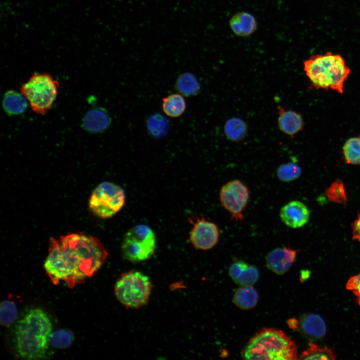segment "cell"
<instances>
[{
	"mask_svg": "<svg viewBox=\"0 0 360 360\" xmlns=\"http://www.w3.org/2000/svg\"><path fill=\"white\" fill-rule=\"evenodd\" d=\"M278 126L279 130L291 138L302 130L304 119L302 114L292 110H286L278 106Z\"/></svg>",
	"mask_w": 360,
	"mask_h": 360,
	"instance_id": "5bb4252c",
	"label": "cell"
},
{
	"mask_svg": "<svg viewBox=\"0 0 360 360\" xmlns=\"http://www.w3.org/2000/svg\"><path fill=\"white\" fill-rule=\"evenodd\" d=\"M59 88L58 82L50 74L34 73L22 85L20 92L34 112L44 114L55 101Z\"/></svg>",
	"mask_w": 360,
	"mask_h": 360,
	"instance_id": "5b68a950",
	"label": "cell"
},
{
	"mask_svg": "<svg viewBox=\"0 0 360 360\" xmlns=\"http://www.w3.org/2000/svg\"><path fill=\"white\" fill-rule=\"evenodd\" d=\"M175 88L180 94L186 96H196L200 92V86L198 79L190 72L183 73L178 76Z\"/></svg>",
	"mask_w": 360,
	"mask_h": 360,
	"instance_id": "ffe728a7",
	"label": "cell"
},
{
	"mask_svg": "<svg viewBox=\"0 0 360 360\" xmlns=\"http://www.w3.org/2000/svg\"><path fill=\"white\" fill-rule=\"evenodd\" d=\"M28 102L26 98L21 92L10 90L4 95L2 106L4 110L8 114L18 115L25 112Z\"/></svg>",
	"mask_w": 360,
	"mask_h": 360,
	"instance_id": "ac0fdd59",
	"label": "cell"
},
{
	"mask_svg": "<svg viewBox=\"0 0 360 360\" xmlns=\"http://www.w3.org/2000/svg\"><path fill=\"white\" fill-rule=\"evenodd\" d=\"M304 70L312 86L316 89L329 90L343 93L344 83L350 74V68L338 54L310 56L304 62Z\"/></svg>",
	"mask_w": 360,
	"mask_h": 360,
	"instance_id": "3957f363",
	"label": "cell"
},
{
	"mask_svg": "<svg viewBox=\"0 0 360 360\" xmlns=\"http://www.w3.org/2000/svg\"><path fill=\"white\" fill-rule=\"evenodd\" d=\"M52 323L40 308L28 310L18 321L14 332L16 350L26 360L45 358L48 349Z\"/></svg>",
	"mask_w": 360,
	"mask_h": 360,
	"instance_id": "7a4b0ae2",
	"label": "cell"
},
{
	"mask_svg": "<svg viewBox=\"0 0 360 360\" xmlns=\"http://www.w3.org/2000/svg\"><path fill=\"white\" fill-rule=\"evenodd\" d=\"M219 198L222 206L230 214L231 220L242 222L250 198L247 186L238 180H230L220 188Z\"/></svg>",
	"mask_w": 360,
	"mask_h": 360,
	"instance_id": "9c48e42d",
	"label": "cell"
},
{
	"mask_svg": "<svg viewBox=\"0 0 360 360\" xmlns=\"http://www.w3.org/2000/svg\"><path fill=\"white\" fill-rule=\"evenodd\" d=\"M49 342L54 348L63 349L70 347L74 340V333L68 329H60L52 332Z\"/></svg>",
	"mask_w": 360,
	"mask_h": 360,
	"instance_id": "cb8c5ba5",
	"label": "cell"
},
{
	"mask_svg": "<svg viewBox=\"0 0 360 360\" xmlns=\"http://www.w3.org/2000/svg\"><path fill=\"white\" fill-rule=\"evenodd\" d=\"M168 120L160 114L151 116L147 121L148 130L154 138H160L166 134L168 129Z\"/></svg>",
	"mask_w": 360,
	"mask_h": 360,
	"instance_id": "d4e9b609",
	"label": "cell"
},
{
	"mask_svg": "<svg viewBox=\"0 0 360 360\" xmlns=\"http://www.w3.org/2000/svg\"><path fill=\"white\" fill-rule=\"evenodd\" d=\"M298 320L295 318H292L288 321V324L290 327L296 330L298 328Z\"/></svg>",
	"mask_w": 360,
	"mask_h": 360,
	"instance_id": "d6a6232c",
	"label": "cell"
},
{
	"mask_svg": "<svg viewBox=\"0 0 360 360\" xmlns=\"http://www.w3.org/2000/svg\"><path fill=\"white\" fill-rule=\"evenodd\" d=\"M229 25L232 32L237 36L247 37L256 30L258 22L255 17L246 12H238L230 20Z\"/></svg>",
	"mask_w": 360,
	"mask_h": 360,
	"instance_id": "9a60e30c",
	"label": "cell"
},
{
	"mask_svg": "<svg viewBox=\"0 0 360 360\" xmlns=\"http://www.w3.org/2000/svg\"><path fill=\"white\" fill-rule=\"evenodd\" d=\"M248 124L242 119L232 117L227 120L224 126V134L228 140L238 142L243 140L248 132Z\"/></svg>",
	"mask_w": 360,
	"mask_h": 360,
	"instance_id": "e0dca14e",
	"label": "cell"
},
{
	"mask_svg": "<svg viewBox=\"0 0 360 360\" xmlns=\"http://www.w3.org/2000/svg\"><path fill=\"white\" fill-rule=\"evenodd\" d=\"M300 334L307 339L316 341L322 339L326 334L324 320L314 314H305L298 320V328Z\"/></svg>",
	"mask_w": 360,
	"mask_h": 360,
	"instance_id": "4fadbf2b",
	"label": "cell"
},
{
	"mask_svg": "<svg viewBox=\"0 0 360 360\" xmlns=\"http://www.w3.org/2000/svg\"><path fill=\"white\" fill-rule=\"evenodd\" d=\"M310 217V212L308 207L298 200L287 203L280 210V218L282 222L293 228L304 226L308 222Z\"/></svg>",
	"mask_w": 360,
	"mask_h": 360,
	"instance_id": "8fae6325",
	"label": "cell"
},
{
	"mask_svg": "<svg viewBox=\"0 0 360 360\" xmlns=\"http://www.w3.org/2000/svg\"><path fill=\"white\" fill-rule=\"evenodd\" d=\"M152 288L148 276L139 271L131 270L123 274L116 281L114 294L122 305L137 308L148 303Z\"/></svg>",
	"mask_w": 360,
	"mask_h": 360,
	"instance_id": "8992f818",
	"label": "cell"
},
{
	"mask_svg": "<svg viewBox=\"0 0 360 360\" xmlns=\"http://www.w3.org/2000/svg\"><path fill=\"white\" fill-rule=\"evenodd\" d=\"M329 200L340 204H346L347 196L344 186L340 180H336L325 192Z\"/></svg>",
	"mask_w": 360,
	"mask_h": 360,
	"instance_id": "83f0119b",
	"label": "cell"
},
{
	"mask_svg": "<svg viewBox=\"0 0 360 360\" xmlns=\"http://www.w3.org/2000/svg\"><path fill=\"white\" fill-rule=\"evenodd\" d=\"M156 246L153 230L145 224H138L129 230L124 235L121 245L124 258L132 262L150 258Z\"/></svg>",
	"mask_w": 360,
	"mask_h": 360,
	"instance_id": "52a82bcc",
	"label": "cell"
},
{
	"mask_svg": "<svg viewBox=\"0 0 360 360\" xmlns=\"http://www.w3.org/2000/svg\"><path fill=\"white\" fill-rule=\"evenodd\" d=\"M240 354L244 360H296L298 347L282 330L263 328L252 338Z\"/></svg>",
	"mask_w": 360,
	"mask_h": 360,
	"instance_id": "277c9868",
	"label": "cell"
},
{
	"mask_svg": "<svg viewBox=\"0 0 360 360\" xmlns=\"http://www.w3.org/2000/svg\"><path fill=\"white\" fill-rule=\"evenodd\" d=\"M258 300L257 291L250 286H242L236 291L233 301L240 308L249 310L256 304Z\"/></svg>",
	"mask_w": 360,
	"mask_h": 360,
	"instance_id": "d6986e66",
	"label": "cell"
},
{
	"mask_svg": "<svg viewBox=\"0 0 360 360\" xmlns=\"http://www.w3.org/2000/svg\"><path fill=\"white\" fill-rule=\"evenodd\" d=\"M352 238L360 242V214L352 224Z\"/></svg>",
	"mask_w": 360,
	"mask_h": 360,
	"instance_id": "1f68e13d",
	"label": "cell"
},
{
	"mask_svg": "<svg viewBox=\"0 0 360 360\" xmlns=\"http://www.w3.org/2000/svg\"><path fill=\"white\" fill-rule=\"evenodd\" d=\"M259 277L257 268L248 264L235 282L241 286H250L256 282Z\"/></svg>",
	"mask_w": 360,
	"mask_h": 360,
	"instance_id": "f1b7e54d",
	"label": "cell"
},
{
	"mask_svg": "<svg viewBox=\"0 0 360 360\" xmlns=\"http://www.w3.org/2000/svg\"><path fill=\"white\" fill-rule=\"evenodd\" d=\"M247 264H248L244 261L238 260L234 262L230 266L229 268L228 274L230 277L234 282Z\"/></svg>",
	"mask_w": 360,
	"mask_h": 360,
	"instance_id": "4dcf8cb0",
	"label": "cell"
},
{
	"mask_svg": "<svg viewBox=\"0 0 360 360\" xmlns=\"http://www.w3.org/2000/svg\"><path fill=\"white\" fill-rule=\"evenodd\" d=\"M110 118L107 112L101 108H95L89 111L84 120V128L92 132H102L108 128Z\"/></svg>",
	"mask_w": 360,
	"mask_h": 360,
	"instance_id": "2e32d148",
	"label": "cell"
},
{
	"mask_svg": "<svg viewBox=\"0 0 360 360\" xmlns=\"http://www.w3.org/2000/svg\"><path fill=\"white\" fill-rule=\"evenodd\" d=\"M189 221L193 224L190 240L196 248L208 250L218 243L220 233L216 224L204 218H189Z\"/></svg>",
	"mask_w": 360,
	"mask_h": 360,
	"instance_id": "30bf717a",
	"label": "cell"
},
{
	"mask_svg": "<svg viewBox=\"0 0 360 360\" xmlns=\"http://www.w3.org/2000/svg\"><path fill=\"white\" fill-rule=\"evenodd\" d=\"M342 154L346 164L360 165V136L352 137L344 142Z\"/></svg>",
	"mask_w": 360,
	"mask_h": 360,
	"instance_id": "603a6c76",
	"label": "cell"
},
{
	"mask_svg": "<svg viewBox=\"0 0 360 360\" xmlns=\"http://www.w3.org/2000/svg\"><path fill=\"white\" fill-rule=\"evenodd\" d=\"M308 348L300 354V360H335L336 356L332 348L327 346L320 347L312 342L308 344Z\"/></svg>",
	"mask_w": 360,
	"mask_h": 360,
	"instance_id": "7402d4cb",
	"label": "cell"
},
{
	"mask_svg": "<svg viewBox=\"0 0 360 360\" xmlns=\"http://www.w3.org/2000/svg\"><path fill=\"white\" fill-rule=\"evenodd\" d=\"M125 202L124 190L110 182H102L93 190L89 200L90 210L97 216L106 218L117 213Z\"/></svg>",
	"mask_w": 360,
	"mask_h": 360,
	"instance_id": "ba28073f",
	"label": "cell"
},
{
	"mask_svg": "<svg viewBox=\"0 0 360 360\" xmlns=\"http://www.w3.org/2000/svg\"><path fill=\"white\" fill-rule=\"evenodd\" d=\"M108 252L92 236L70 234L50 239L44 268L52 282H64L70 288L83 283L106 262Z\"/></svg>",
	"mask_w": 360,
	"mask_h": 360,
	"instance_id": "6da1fadb",
	"label": "cell"
},
{
	"mask_svg": "<svg viewBox=\"0 0 360 360\" xmlns=\"http://www.w3.org/2000/svg\"><path fill=\"white\" fill-rule=\"evenodd\" d=\"M302 169L296 162H288L280 164L276 170V176L282 182H288L298 178Z\"/></svg>",
	"mask_w": 360,
	"mask_h": 360,
	"instance_id": "484cf974",
	"label": "cell"
},
{
	"mask_svg": "<svg viewBox=\"0 0 360 360\" xmlns=\"http://www.w3.org/2000/svg\"><path fill=\"white\" fill-rule=\"evenodd\" d=\"M18 309L13 301L5 300L2 302L0 306V320L2 325L10 326L18 318Z\"/></svg>",
	"mask_w": 360,
	"mask_h": 360,
	"instance_id": "4316f807",
	"label": "cell"
},
{
	"mask_svg": "<svg viewBox=\"0 0 360 360\" xmlns=\"http://www.w3.org/2000/svg\"><path fill=\"white\" fill-rule=\"evenodd\" d=\"M186 108V102L180 94H173L164 98L162 109L164 114L171 118H178L183 114Z\"/></svg>",
	"mask_w": 360,
	"mask_h": 360,
	"instance_id": "44dd1931",
	"label": "cell"
},
{
	"mask_svg": "<svg viewBox=\"0 0 360 360\" xmlns=\"http://www.w3.org/2000/svg\"><path fill=\"white\" fill-rule=\"evenodd\" d=\"M346 288L352 292L360 306V273L349 278L346 284Z\"/></svg>",
	"mask_w": 360,
	"mask_h": 360,
	"instance_id": "f546056e",
	"label": "cell"
},
{
	"mask_svg": "<svg viewBox=\"0 0 360 360\" xmlns=\"http://www.w3.org/2000/svg\"><path fill=\"white\" fill-rule=\"evenodd\" d=\"M298 251L289 247L276 248L266 256L267 268L278 274H282L288 271L296 261Z\"/></svg>",
	"mask_w": 360,
	"mask_h": 360,
	"instance_id": "7c38bea8",
	"label": "cell"
}]
</instances>
